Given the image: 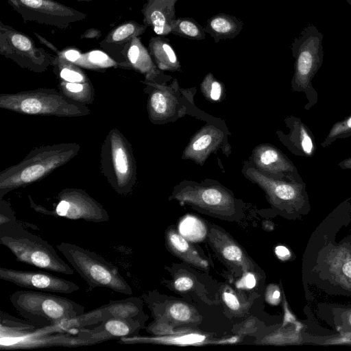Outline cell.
<instances>
[{
  "label": "cell",
  "instance_id": "16",
  "mask_svg": "<svg viewBox=\"0 0 351 351\" xmlns=\"http://www.w3.org/2000/svg\"><path fill=\"white\" fill-rule=\"evenodd\" d=\"M206 240L224 263L243 273L256 271V264L241 246L223 230L214 224H210Z\"/></svg>",
  "mask_w": 351,
  "mask_h": 351
},
{
  "label": "cell",
  "instance_id": "9",
  "mask_svg": "<svg viewBox=\"0 0 351 351\" xmlns=\"http://www.w3.org/2000/svg\"><path fill=\"white\" fill-rule=\"evenodd\" d=\"M0 53L21 68L43 73L53 65L56 56L38 47L26 34L0 22Z\"/></svg>",
  "mask_w": 351,
  "mask_h": 351
},
{
  "label": "cell",
  "instance_id": "21",
  "mask_svg": "<svg viewBox=\"0 0 351 351\" xmlns=\"http://www.w3.org/2000/svg\"><path fill=\"white\" fill-rule=\"evenodd\" d=\"M178 0H147L142 8L143 23L159 36L171 34V24L176 18V3Z\"/></svg>",
  "mask_w": 351,
  "mask_h": 351
},
{
  "label": "cell",
  "instance_id": "26",
  "mask_svg": "<svg viewBox=\"0 0 351 351\" xmlns=\"http://www.w3.org/2000/svg\"><path fill=\"white\" fill-rule=\"evenodd\" d=\"M171 34L191 40H201L206 38L204 27L192 18L176 17L171 24Z\"/></svg>",
  "mask_w": 351,
  "mask_h": 351
},
{
  "label": "cell",
  "instance_id": "7",
  "mask_svg": "<svg viewBox=\"0 0 351 351\" xmlns=\"http://www.w3.org/2000/svg\"><path fill=\"white\" fill-rule=\"evenodd\" d=\"M0 244L8 248L19 262L59 274H74L52 245L21 223L0 232Z\"/></svg>",
  "mask_w": 351,
  "mask_h": 351
},
{
  "label": "cell",
  "instance_id": "19",
  "mask_svg": "<svg viewBox=\"0 0 351 351\" xmlns=\"http://www.w3.org/2000/svg\"><path fill=\"white\" fill-rule=\"evenodd\" d=\"M285 122L289 128V132L287 134L282 131L276 132L280 142L297 156H313L316 145L314 136L307 125L293 116L287 117Z\"/></svg>",
  "mask_w": 351,
  "mask_h": 351
},
{
  "label": "cell",
  "instance_id": "3",
  "mask_svg": "<svg viewBox=\"0 0 351 351\" xmlns=\"http://www.w3.org/2000/svg\"><path fill=\"white\" fill-rule=\"evenodd\" d=\"M10 299L19 314L38 328L58 326L85 313L77 302L46 291H17Z\"/></svg>",
  "mask_w": 351,
  "mask_h": 351
},
{
  "label": "cell",
  "instance_id": "13",
  "mask_svg": "<svg viewBox=\"0 0 351 351\" xmlns=\"http://www.w3.org/2000/svg\"><path fill=\"white\" fill-rule=\"evenodd\" d=\"M220 125L219 123H208L198 130L184 149L182 158L203 165L211 154L218 151L228 156L231 152L228 131Z\"/></svg>",
  "mask_w": 351,
  "mask_h": 351
},
{
  "label": "cell",
  "instance_id": "24",
  "mask_svg": "<svg viewBox=\"0 0 351 351\" xmlns=\"http://www.w3.org/2000/svg\"><path fill=\"white\" fill-rule=\"evenodd\" d=\"M243 25V22L236 16L219 13L207 20L204 29L217 43L221 40L234 38L240 34Z\"/></svg>",
  "mask_w": 351,
  "mask_h": 351
},
{
  "label": "cell",
  "instance_id": "31",
  "mask_svg": "<svg viewBox=\"0 0 351 351\" xmlns=\"http://www.w3.org/2000/svg\"><path fill=\"white\" fill-rule=\"evenodd\" d=\"M20 223L10 203L3 198L0 199V232H5Z\"/></svg>",
  "mask_w": 351,
  "mask_h": 351
},
{
  "label": "cell",
  "instance_id": "15",
  "mask_svg": "<svg viewBox=\"0 0 351 351\" xmlns=\"http://www.w3.org/2000/svg\"><path fill=\"white\" fill-rule=\"evenodd\" d=\"M0 278L19 287L32 290L71 293L80 289L72 281L45 271H23L0 267Z\"/></svg>",
  "mask_w": 351,
  "mask_h": 351
},
{
  "label": "cell",
  "instance_id": "28",
  "mask_svg": "<svg viewBox=\"0 0 351 351\" xmlns=\"http://www.w3.org/2000/svg\"><path fill=\"white\" fill-rule=\"evenodd\" d=\"M165 314L169 319L179 324L194 323L199 320L195 310L181 302L169 303L165 308Z\"/></svg>",
  "mask_w": 351,
  "mask_h": 351
},
{
  "label": "cell",
  "instance_id": "5",
  "mask_svg": "<svg viewBox=\"0 0 351 351\" xmlns=\"http://www.w3.org/2000/svg\"><path fill=\"white\" fill-rule=\"evenodd\" d=\"M100 168L112 189L128 195L137 181V167L130 143L117 129H111L101 147Z\"/></svg>",
  "mask_w": 351,
  "mask_h": 351
},
{
  "label": "cell",
  "instance_id": "6",
  "mask_svg": "<svg viewBox=\"0 0 351 351\" xmlns=\"http://www.w3.org/2000/svg\"><path fill=\"white\" fill-rule=\"evenodd\" d=\"M73 268L91 288L103 287L130 295L132 289L118 268L95 252L62 242L56 245Z\"/></svg>",
  "mask_w": 351,
  "mask_h": 351
},
{
  "label": "cell",
  "instance_id": "32",
  "mask_svg": "<svg viewBox=\"0 0 351 351\" xmlns=\"http://www.w3.org/2000/svg\"><path fill=\"white\" fill-rule=\"evenodd\" d=\"M194 229L207 232V230H205L201 221L194 217H188L182 221V223L180 226L181 232L183 235H186V237L189 239L190 238L191 239H200L195 230H193Z\"/></svg>",
  "mask_w": 351,
  "mask_h": 351
},
{
  "label": "cell",
  "instance_id": "25",
  "mask_svg": "<svg viewBox=\"0 0 351 351\" xmlns=\"http://www.w3.org/2000/svg\"><path fill=\"white\" fill-rule=\"evenodd\" d=\"M148 51L156 66L160 71H180L179 59L169 40L163 36L152 37Z\"/></svg>",
  "mask_w": 351,
  "mask_h": 351
},
{
  "label": "cell",
  "instance_id": "12",
  "mask_svg": "<svg viewBox=\"0 0 351 351\" xmlns=\"http://www.w3.org/2000/svg\"><path fill=\"white\" fill-rule=\"evenodd\" d=\"M110 319L132 320L144 325L146 318L143 312L142 301L136 297L110 300L106 304L64 322L60 327L64 330H77Z\"/></svg>",
  "mask_w": 351,
  "mask_h": 351
},
{
  "label": "cell",
  "instance_id": "22",
  "mask_svg": "<svg viewBox=\"0 0 351 351\" xmlns=\"http://www.w3.org/2000/svg\"><path fill=\"white\" fill-rule=\"evenodd\" d=\"M122 68L139 72L147 80H158L167 76L156 66L140 37L134 38L127 49Z\"/></svg>",
  "mask_w": 351,
  "mask_h": 351
},
{
  "label": "cell",
  "instance_id": "18",
  "mask_svg": "<svg viewBox=\"0 0 351 351\" xmlns=\"http://www.w3.org/2000/svg\"><path fill=\"white\" fill-rule=\"evenodd\" d=\"M148 27L134 21H125L113 28L108 33L104 39L99 43L101 48L122 67L125 54L132 41L144 34Z\"/></svg>",
  "mask_w": 351,
  "mask_h": 351
},
{
  "label": "cell",
  "instance_id": "27",
  "mask_svg": "<svg viewBox=\"0 0 351 351\" xmlns=\"http://www.w3.org/2000/svg\"><path fill=\"white\" fill-rule=\"evenodd\" d=\"M74 64L78 66L97 71L118 66L112 58L101 51H92L86 54L81 55Z\"/></svg>",
  "mask_w": 351,
  "mask_h": 351
},
{
  "label": "cell",
  "instance_id": "41",
  "mask_svg": "<svg viewBox=\"0 0 351 351\" xmlns=\"http://www.w3.org/2000/svg\"><path fill=\"white\" fill-rule=\"evenodd\" d=\"M101 32L97 29L91 28L86 30L82 36V38H98L101 36Z\"/></svg>",
  "mask_w": 351,
  "mask_h": 351
},
{
  "label": "cell",
  "instance_id": "20",
  "mask_svg": "<svg viewBox=\"0 0 351 351\" xmlns=\"http://www.w3.org/2000/svg\"><path fill=\"white\" fill-rule=\"evenodd\" d=\"M143 325L132 320L110 319L90 329L80 328L78 337L88 340L90 345L123 337L137 335Z\"/></svg>",
  "mask_w": 351,
  "mask_h": 351
},
{
  "label": "cell",
  "instance_id": "23",
  "mask_svg": "<svg viewBox=\"0 0 351 351\" xmlns=\"http://www.w3.org/2000/svg\"><path fill=\"white\" fill-rule=\"evenodd\" d=\"M168 249L185 263L202 270H208V262L204 259L195 248L173 228H169L165 233Z\"/></svg>",
  "mask_w": 351,
  "mask_h": 351
},
{
  "label": "cell",
  "instance_id": "30",
  "mask_svg": "<svg viewBox=\"0 0 351 351\" xmlns=\"http://www.w3.org/2000/svg\"><path fill=\"white\" fill-rule=\"evenodd\" d=\"M351 136V114L333 124L328 135L321 145L326 147L337 139H343Z\"/></svg>",
  "mask_w": 351,
  "mask_h": 351
},
{
  "label": "cell",
  "instance_id": "35",
  "mask_svg": "<svg viewBox=\"0 0 351 351\" xmlns=\"http://www.w3.org/2000/svg\"><path fill=\"white\" fill-rule=\"evenodd\" d=\"M194 286V280L189 275L184 274L176 278L173 282L175 289L180 292H186Z\"/></svg>",
  "mask_w": 351,
  "mask_h": 351
},
{
  "label": "cell",
  "instance_id": "17",
  "mask_svg": "<svg viewBox=\"0 0 351 351\" xmlns=\"http://www.w3.org/2000/svg\"><path fill=\"white\" fill-rule=\"evenodd\" d=\"M250 163L262 173L275 178H301L286 155L270 144H261L252 152Z\"/></svg>",
  "mask_w": 351,
  "mask_h": 351
},
{
  "label": "cell",
  "instance_id": "42",
  "mask_svg": "<svg viewBox=\"0 0 351 351\" xmlns=\"http://www.w3.org/2000/svg\"><path fill=\"white\" fill-rule=\"evenodd\" d=\"M34 34L40 40L41 43H43V45H45L47 47H49L53 51L56 52L57 54L60 53V51L54 45H53L51 43H50L49 41H47L45 38L41 37L40 35H38L36 32H34Z\"/></svg>",
  "mask_w": 351,
  "mask_h": 351
},
{
  "label": "cell",
  "instance_id": "8",
  "mask_svg": "<svg viewBox=\"0 0 351 351\" xmlns=\"http://www.w3.org/2000/svg\"><path fill=\"white\" fill-rule=\"evenodd\" d=\"M170 76L158 80H145L144 92L147 95V110L149 119L154 124H165L182 118L192 111L195 88L183 89L176 79L170 84Z\"/></svg>",
  "mask_w": 351,
  "mask_h": 351
},
{
  "label": "cell",
  "instance_id": "34",
  "mask_svg": "<svg viewBox=\"0 0 351 351\" xmlns=\"http://www.w3.org/2000/svg\"><path fill=\"white\" fill-rule=\"evenodd\" d=\"M222 299L231 311L235 313H241L244 311V305L231 290L228 289L225 290L222 293Z\"/></svg>",
  "mask_w": 351,
  "mask_h": 351
},
{
  "label": "cell",
  "instance_id": "1",
  "mask_svg": "<svg viewBox=\"0 0 351 351\" xmlns=\"http://www.w3.org/2000/svg\"><path fill=\"white\" fill-rule=\"evenodd\" d=\"M80 147L75 143H63L32 149L19 163L0 172V199L45 178L76 156Z\"/></svg>",
  "mask_w": 351,
  "mask_h": 351
},
{
  "label": "cell",
  "instance_id": "10",
  "mask_svg": "<svg viewBox=\"0 0 351 351\" xmlns=\"http://www.w3.org/2000/svg\"><path fill=\"white\" fill-rule=\"evenodd\" d=\"M28 198L30 206L36 212L44 215L93 223L110 220V216L103 206L81 189H62L56 197V203L53 209L49 210L36 204L30 195Z\"/></svg>",
  "mask_w": 351,
  "mask_h": 351
},
{
  "label": "cell",
  "instance_id": "14",
  "mask_svg": "<svg viewBox=\"0 0 351 351\" xmlns=\"http://www.w3.org/2000/svg\"><path fill=\"white\" fill-rule=\"evenodd\" d=\"M52 66L61 93L69 99L86 105L93 103L95 90L93 84L77 65L67 60L60 53L56 55Z\"/></svg>",
  "mask_w": 351,
  "mask_h": 351
},
{
  "label": "cell",
  "instance_id": "11",
  "mask_svg": "<svg viewBox=\"0 0 351 351\" xmlns=\"http://www.w3.org/2000/svg\"><path fill=\"white\" fill-rule=\"evenodd\" d=\"M8 2L24 22H36L62 29L87 18L86 14L56 0H8Z\"/></svg>",
  "mask_w": 351,
  "mask_h": 351
},
{
  "label": "cell",
  "instance_id": "38",
  "mask_svg": "<svg viewBox=\"0 0 351 351\" xmlns=\"http://www.w3.org/2000/svg\"><path fill=\"white\" fill-rule=\"evenodd\" d=\"M280 291L277 289H274L271 287L267 288L265 296L268 302L272 304H277L280 299Z\"/></svg>",
  "mask_w": 351,
  "mask_h": 351
},
{
  "label": "cell",
  "instance_id": "33",
  "mask_svg": "<svg viewBox=\"0 0 351 351\" xmlns=\"http://www.w3.org/2000/svg\"><path fill=\"white\" fill-rule=\"evenodd\" d=\"M147 330L149 333L158 337L174 335L178 333L169 324L162 320H156L147 326Z\"/></svg>",
  "mask_w": 351,
  "mask_h": 351
},
{
  "label": "cell",
  "instance_id": "46",
  "mask_svg": "<svg viewBox=\"0 0 351 351\" xmlns=\"http://www.w3.org/2000/svg\"><path fill=\"white\" fill-rule=\"evenodd\" d=\"M349 321H350V323L351 324V315H350V319H349Z\"/></svg>",
  "mask_w": 351,
  "mask_h": 351
},
{
  "label": "cell",
  "instance_id": "39",
  "mask_svg": "<svg viewBox=\"0 0 351 351\" xmlns=\"http://www.w3.org/2000/svg\"><path fill=\"white\" fill-rule=\"evenodd\" d=\"M63 56L69 62L75 63L80 58L81 54L76 50L69 49L66 51Z\"/></svg>",
  "mask_w": 351,
  "mask_h": 351
},
{
  "label": "cell",
  "instance_id": "2",
  "mask_svg": "<svg viewBox=\"0 0 351 351\" xmlns=\"http://www.w3.org/2000/svg\"><path fill=\"white\" fill-rule=\"evenodd\" d=\"M169 199L223 220H238L243 214L242 202L228 189L210 180L201 183L184 180L174 186Z\"/></svg>",
  "mask_w": 351,
  "mask_h": 351
},
{
  "label": "cell",
  "instance_id": "45",
  "mask_svg": "<svg viewBox=\"0 0 351 351\" xmlns=\"http://www.w3.org/2000/svg\"><path fill=\"white\" fill-rule=\"evenodd\" d=\"M74 1H110V0H74Z\"/></svg>",
  "mask_w": 351,
  "mask_h": 351
},
{
  "label": "cell",
  "instance_id": "36",
  "mask_svg": "<svg viewBox=\"0 0 351 351\" xmlns=\"http://www.w3.org/2000/svg\"><path fill=\"white\" fill-rule=\"evenodd\" d=\"M258 320L256 318H249L239 328L238 332L242 335L254 333L258 328Z\"/></svg>",
  "mask_w": 351,
  "mask_h": 351
},
{
  "label": "cell",
  "instance_id": "4",
  "mask_svg": "<svg viewBox=\"0 0 351 351\" xmlns=\"http://www.w3.org/2000/svg\"><path fill=\"white\" fill-rule=\"evenodd\" d=\"M0 108L26 115L80 117L90 114L88 106L73 101L60 90L39 88L1 93Z\"/></svg>",
  "mask_w": 351,
  "mask_h": 351
},
{
  "label": "cell",
  "instance_id": "43",
  "mask_svg": "<svg viewBox=\"0 0 351 351\" xmlns=\"http://www.w3.org/2000/svg\"><path fill=\"white\" fill-rule=\"evenodd\" d=\"M338 166L342 169H351V157L340 162Z\"/></svg>",
  "mask_w": 351,
  "mask_h": 351
},
{
  "label": "cell",
  "instance_id": "40",
  "mask_svg": "<svg viewBox=\"0 0 351 351\" xmlns=\"http://www.w3.org/2000/svg\"><path fill=\"white\" fill-rule=\"evenodd\" d=\"M276 256L281 260L288 259L290 256L289 250L285 246H277L275 250Z\"/></svg>",
  "mask_w": 351,
  "mask_h": 351
},
{
  "label": "cell",
  "instance_id": "37",
  "mask_svg": "<svg viewBox=\"0 0 351 351\" xmlns=\"http://www.w3.org/2000/svg\"><path fill=\"white\" fill-rule=\"evenodd\" d=\"M255 285L256 278L253 272H246L244 273L243 278L240 280L239 286L245 289H252L255 286Z\"/></svg>",
  "mask_w": 351,
  "mask_h": 351
},
{
  "label": "cell",
  "instance_id": "44",
  "mask_svg": "<svg viewBox=\"0 0 351 351\" xmlns=\"http://www.w3.org/2000/svg\"><path fill=\"white\" fill-rule=\"evenodd\" d=\"M344 274L351 278V261L346 263L343 267Z\"/></svg>",
  "mask_w": 351,
  "mask_h": 351
},
{
  "label": "cell",
  "instance_id": "29",
  "mask_svg": "<svg viewBox=\"0 0 351 351\" xmlns=\"http://www.w3.org/2000/svg\"><path fill=\"white\" fill-rule=\"evenodd\" d=\"M223 84L211 73H208L200 84V90L203 95L208 100L214 102L221 99L223 93Z\"/></svg>",
  "mask_w": 351,
  "mask_h": 351
}]
</instances>
